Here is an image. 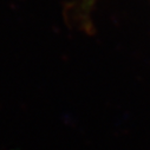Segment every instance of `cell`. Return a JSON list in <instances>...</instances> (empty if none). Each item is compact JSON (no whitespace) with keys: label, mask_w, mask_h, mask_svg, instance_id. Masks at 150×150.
Here are the masks:
<instances>
[{"label":"cell","mask_w":150,"mask_h":150,"mask_svg":"<svg viewBox=\"0 0 150 150\" xmlns=\"http://www.w3.org/2000/svg\"><path fill=\"white\" fill-rule=\"evenodd\" d=\"M96 1L97 0H77V1H73L66 8L67 20L72 21L73 25L74 23L79 24V26L83 27L84 30L89 28L91 11Z\"/></svg>","instance_id":"cell-1"}]
</instances>
